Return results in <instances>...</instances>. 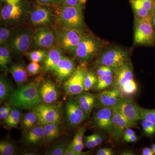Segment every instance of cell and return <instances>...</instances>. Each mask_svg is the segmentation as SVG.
Instances as JSON below:
<instances>
[{"mask_svg": "<svg viewBox=\"0 0 155 155\" xmlns=\"http://www.w3.org/2000/svg\"><path fill=\"white\" fill-rule=\"evenodd\" d=\"M64 155H81V154L75 151L69 144L67 146Z\"/></svg>", "mask_w": 155, "mask_h": 155, "instance_id": "cell-48", "label": "cell"}, {"mask_svg": "<svg viewBox=\"0 0 155 155\" xmlns=\"http://www.w3.org/2000/svg\"><path fill=\"white\" fill-rule=\"evenodd\" d=\"M43 127L44 143H50L60 136L61 130L59 124H49L44 125Z\"/></svg>", "mask_w": 155, "mask_h": 155, "instance_id": "cell-25", "label": "cell"}, {"mask_svg": "<svg viewBox=\"0 0 155 155\" xmlns=\"http://www.w3.org/2000/svg\"><path fill=\"white\" fill-rule=\"evenodd\" d=\"M128 62L126 52L120 49H112L107 51L97 59L96 64L110 67L114 71Z\"/></svg>", "mask_w": 155, "mask_h": 155, "instance_id": "cell-8", "label": "cell"}, {"mask_svg": "<svg viewBox=\"0 0 155 155\" xmlns=\"http://www.w3.org/2000/svg\"><path fill=\"white\" fill-rule=\"evenodd\" d=\"M92 135L93 136L97 146L100 145L102 143L104 138L101 134L99 133H94L92 134Z\"/></svg>", "mask_w": 155, "mask_h": 155, "instance_id": "cell-47", "label": "cell"}, {"mask_svg": "<svg viewBox=\"0 0 155 155\" xmlns=\"http://www.w3.org/2000/svg\"><path fill=\"white\" fill-rule=\"evenodd\" d=\"M102 48L98 40L85 35L78 45L74 55L81 62L85 63L94 58Z\"/></svg>", "mask_w": 155, "mask_h": 155, "instance_id": "cell-3", "label": "cell"}, {"mask_svg": "<svg viewBox=\"0 0 155 155\" xmlns=\"http://www.w3.org/2000/svg\"><path fill=\"white\" fill-rule=\"evenodd\" d=\"M63 56L61 50L58 48L51 49L48 52L44 62V69L47 72H54Z\"/></svg>", "mask_w": 155, "mask_h": 155, "instance_id": "cell-21", "label": "cell"}, {"mask_svg": "<svg viewBox=\"0 0 155 155\" xmlns=\"http://www.w3.org/2000/svg\"><path fill=\"white\" fill-rule=\"evenodd\" d=\"M142 5L149 11L152 14L154 13L155 9V2L154 0H140Z\"/></svg>", "mask_w": 155, "mask_h": 155, "instance_id": "cell-43", "label": "cell"}, {"mask_svg": "<svg viewBox=\"0 0 155 155\" xmlns=\"http://www.w3.org/2000/svg\"><path fill=\"white\" fill-rule=\"evenodd\" d=\"M34 42L41 48L51 47L56 41L55 35L52 31L46 28H39L33 35Z\"/></svg>", "mask_w": 155, "mask_h": 155, "instance_id": "cell-15", "label": "cell"}, {"mask_svg": "<svg viewBox=\"0 0 155 155\" xmlns=\"http://www.w3.org/2000/svg\"><path fill=\"white\" fill-rule=\"evenodd\" d=\"M21 116L20 109L13 107L8 116L3 121L4 126L8 129L17 127L20 122Z\"/></svg>", "mask_w": 155, "mask_h": 155, "instance_id": "cell-26", "label": "cell"}, {"mask_svg": "<svg viewBox=\"0 0 155 155\" xmlns=\"http://www.w3.org/2000/svg\"><path fill=\"white\" fill-rule=\"evenodd\" d=\"M114 80L113 84L114 88L119 91L123 86L134 80L133 68L132 65L129 61L122 67L114 70Z\"/></svg>", "mask_w": 155, "mask_h": 155, "instance_id": "cell-12", "label": "cell"}, {"mask_svg": "<svg viewBox=\"0 0 155 155\" xmlns=\"http://www.w3.org/2000/svg\"><path fill=\"white\" fill-rule=\"evenodd\" d=\"M97 155H114V153L110 148H102L99 150L96 153Z\"/></svg>", "mask_w": 155, "mask_h": 155, "instance_id": "cell-46", "label": "cell"}, {"mask_svg": "<svg viewBox=\"0 0 155 155\" xmlns=\"http://www.w3.org/2000/svg\"><path fill=\"white\" fill-rule=\"evenodd\" d=\"M142 127L145 134L147 136H152L155 134V125L153 123L143 120L141 122Z\"/></svg>", "mask_w": 155, "mask_h": 155, "instance_id": "cell-38", "label": "cell"}, {"mask_svg": "<svg viewBox=\"0 0 155 155\" xmlns=\"http://www.w3.org/2000/svg\"><path fill=\"white\" fill-rule=\"evenodd\" d=\"M53 19L52 13L49 9L45 7L38 6L31 13V22L35 26H46L51 23Z\"/></svg>", "mask_w": 155, "mask_h": 155, "instance_id": "cell-16", "label": "cell"}, {"mask_svg": "<svg viewBox=\"0 0 155 155\" xmlns=\"http://www.w3.org/2000/svg\"><path fill=\"white\" fill-rule=\"evenodd\" d=\"M86 130V127H81L75 134L71 143L72 144H80L84 143L83 141L84 137V136Z\"/></svg>", "mask_w": 155, "mask_h": 155, "instance_id": "cell-40", "label": "cell"}, {"mask_svg": "<svg viewBox=\"0 0 155 155\" xmlns=\"http://www.w3.org/2000/svg\"><path fill=\"white\" fill-rule=\"evenodd\" d=\"M85 35L81 29L64 28L58 35V42L61 48L75 54L78 45Z\"/></svg>", "mask_w": 155, "mask_h": 155, "instance_id": "cell-6", "label": "cell"}, {"mask_svg": "<svg viewBox=\"0 0 155 155\" xmlns=\"http://www.w3.org/2000/svg\"><path fill=\"white\" fill-rule=\"evenodd\" d=\"M38 119L36 115L31 111L25 114L21 122V127L24 131H26L36 126Z\"/></svg>", "mask_w": 155, "mask_h": 155, "instance_id": "cell-28", "label": "cell"}, {"mask_svg": "<svg viewBox=\"0 0 155 155\" xmlns=\"http://www.w3.org/2000/svg\"><path fill=\"white\" fill-rule=\"evenodd\" d=\"M87 71L85 67L79 66L64 84V91L70 96L78 95L84 91V80Z\"/></svg>", "mask_w": 155, "mask_h": 155, "instance_id": "cell-7", "label": "cell"}, {"mask_svg": "<svg viewBox=\"0 0 155 155\" xmlns=\"http://www.w3.org/2000/svg\"><path fill=\"white\" fill-rule=\"evenodd\" d=\"M153 24L155 28V17L153 19Z\"/></svg>", "mask_w": 155, "mask_h": 155, "instance_id": "cell-56", "label": "cell"}, {"mask_svg": "<svg viewBox=\"0 0 155 155\" xmlns=\"http://www.w3.org/2000/svg\"><path fill=\"white\" fill-rule=\"evenodd\" d=\"M23 140L28 146H34L40 144L44 140L43 126L39 125L25 131Z\"/></svg>", "mask_w": 155, "mask_h": 155, "instance_id": "cell-20", "label": "cell"}, {"mask_svg": "<svg viewBox=\"0 0 155 155\" xmlns=\"http://www.w3.org/2000/svg\"><path fill=\"white\" fill-rule=\"evenodd\" d=\"M75 70V64L72 59L63 56L54 73L59 82L68 79Z\"/></svg>", "mask_w": 155, "mask_h": 155, "instance_id": "cell-19", "label": "cell"}, {"mask_svg": "<svg viewBox=\"0 0 155 155\" xmlns=\"http://www.w3.org/2000/svg\"><path fill=\"white\" fill-rule=\"evenodd\" d=\"M12 77L18 85H22L28 80V72L20 64L12 65L9 69Z\"/></svg>", "mask_w": 155, "mask_h": 155, "instance_id": "cell-24", "label": "cell"}, {"mask_svg": "<svg viewBox=\"0 0 155 155\" xmlns=\"http://www.w3.org/2000/svg\"><path fill=\"white\" fill-rule=\"evenodd\" d=\"M81 108L87 114H89L95 105L96 98L93 94L83 92L78 95L77 98Z\"/></svg>", "mask_w": 155, "mask_h": 155, "instance_id": "cell-23", "label": "cell"}, {"mask_svg": "<svg viewBox=\"0 0 155 155\" xmlns=\"http://www.w3.org/2000/svg\"><path fill=\"white\" fill-rule=\"evenodd\" d=\"M123 98L120 92L114 87L100 93L97 98L103 107L112 108L117 105Z\"/></svg>", "mask_w": 155, "mask_h": 155, "instance_id": "cell-18", "label": "cell"}, {"mask_svg": "<svg viewBox=\"0 0 155 155\" xmlns=\"http://www.w3.org/2000/svg\"><path fill=\"white\" fill-rule=\"evenodd\" d=\"M134 42L139 45H151L154 43L155 31L150 18L136 19Z\"/></svg>", "mask_w": 155, "mask_h": 155, "instance_id": "cell-4", "label": "cell"}, {"mask_svg": "<svg viewBox=\"0 0 155 155\" xmlns=\"http://www.w3.org/2000/svg\"><path fill=\"white\" fill-rule=\"evenodd\" d=\"M7 4H17L20 2V0H4Z\"/></svg>", "mask_w": 155, "mask_h": 155, "instance_id": "cell-53", "label": "cell"}, {"mask_svg": "<svg viewBox=\"0 0 155 155\" xmlns=\"http://www.w3.org/2000/svg\"><path fill=\"white\" fill-rule=\"evenodd\" d=\"M14 88L5 77L1 75L0 78V102L9 100L14 91Z\"/></svg>", "mask_w": 155, "mask_h": 155, "instance_id": "cell-27", "label": "cell"}, {"mask_svg": "<svg viewBox=\"0 0 155 155\" xmlns=\"http://www.w3.org/2000/svg\"><path fill=\"white\" fill-rule=\"evenodd\" d=\"M11 30L5 27H2L0 29V44L1 45L5 44L8 40L11 35Z\"/></svg>", "mask_w": 155, "mask_h": 155, "instance_id": "cell-41", "label": "cell"}, {"mask_svg": "<svg viewBox=\"0 0 155 155\" xmlns=\"http://www.w3.org/2000/svg\"><path fill=\"white\" fill-rule=\"evenodd\" d=\"M155 154L154 152L152 149L149 148H144L142 150V155H153Z\"/></svg>", "mask_w": 155, "mask_h": 155, "instance_id": "cell-51", "label": "cell"}, {"mask_svg": "<svg viewBox=\"0 0 155 155\" xmlns=\"http://www.w3.org/2000/svg\"><path fill=\"white\" fill-rule=\"evenodd\" d=\"M121 154L122 155H133V153L130 152L128 151H125L124 152H122Z\"/></svg>", "mask_w": 155, "mask_h": 155, "instance_id": "cell-54", "label": "cell"}, {"mask_svg": "<svg viewBox=\"0 0 155 155\" xmlns=\"http://www.w3.org/2000/svg\"><path fill=\"white\" fill-rule=\"evenodd\" d=\"M137 139H138V137L135 134L124 138V140L127 143L134 142L136 141Z\"/></svg>", "mask_w": 155, "mask_h": 155, "instance_id": "cell-52", "label": "cell"}, {"mask_svg": "<svg viewBox=\"0 0 155 155\" xmlns=\"http://www.w3.org/2000/svg\"><path fill=\"white\" fill-rule=\"evenodd\" d=\"M33 36L30 31H24L17 33L11 40V48L15 52L19 54L25 52L30 47Z\"/></svg>", "mask_w": 155, "mask_h": 155, "instance_id": "cell-14", "label": "cell"}, {"mask_svg": "<svg viewBox=\"0 0 155 155\" xmlns=\"http://www.w3.org/2000/svg\"><path fill=\"white\" fill-rule=\"evenodd\" d=\"M86 1V0H60V4L70 6L83 5Z\"/></svg>", "mask_w": 155, "mask_h": 155, "instance_id": "cell-44", "label": "cell"}, {"mask_svg": "<svg viewBox=\"0 0 155 155\" xmlns=\"http://www.w3.org/2000/svg\"><path fill=\"white\" fill-rule=\"evenodd\" d=\"M113 115L114 135L113 137L116 140H119L123 135L124 130L128 127H136V123H132L125 119L122 114L119 113L116 107L112 108Z\"/></svg>", "mask_w": 155, "mask_h": 155, "instance_id": "cell-13", "label": "cell"}, {"mask_svg": "<svg viewBox=\"0 0 155 155\" xmlns=\"http://www.w3.org/2000/svg\"><path fill=\"white\" fill-rule=\"evenodd\" d=\"M97 81V76H96L93 70L87 71L84 80V91H88L93 88L95 86Z\"/></svg>", "mask_w": 155, "mask_h": 155, "instance_id": "cell-33", "label": "cell"}, {"mask_svg": "<svg viewBox=\"0 0 155 155\" xmlns=\"http://www.w3.org/2000/svg\"><path fill=\"white\" fill-rule=\"evenodd\" d=\"M114 73V70L112 68L104 65L99 66L97 70V76L113 75Z\"/></svg>", "mask_w": 155, "mask_h": 155, "instance_id": "cell-42", "label": "cell"}, {"mask_svg": "<svg viewBox=\"0 0 155 155\" xmlns=\"http://www.w3.org/2000/svg\"><path fill=\"white\" fill-rule=\"evenodd\" d=\"M97 76V81L95 86L94 87L97 91H102L111 86L114 82L113 75H101Z\"/></svg>", "mask_w": 155, "mask_h": 155, "instance_id": "cell-29", "label": "cell"}, {"mask_svg": "<svg viewBox=\"0 0 155 155\" xmlns=\"http://www.w3.org/2000/svg\"><path fill=\"white\" fill-rule=\"evenodd\" d=\"M48 52L46 50H36L28 53L27 56L31 61L39 63L45 60Z\"/></svg>", "mask_w": 155, "mask_h": 155, "instance_id": "cell-36", "label": "cell"}, {"mask_svg": "<svg viewBox=\"0 0 155 155\" xmlns=\"http://www.w3.org/2000/svg\"><path fill=\"white\" fill-rule=\"evenodd\" d=\"M140 120H146L155 125V109H147L140 108Z\"/></svg>", "mask_w": 155, "mask_h": 155, "instance_id": "cell-37", "label": "cell"}, {"mask_svg": "<svg viewBox=\"0 0 155 155\" xmlns=\"http://www.w3.org/2000/svg\"><path fill=\"white\" fill-rule=\"evenodd\" d=\"M23 13L22 7L19 3L7 4L2 9L1 18L5 21H11L19 19Z\"/></svg>", "mask_w": 155, "mask_h": 155, "instance_id": "cell-22", "label": "cell"}, {"mask_svg": "<svg viewBox=\"0 0 155 155\" xmlns=\"http://www.w3.org/2000/svg\"><path fill=\"white\" fill-rule=\"evenodd\" d=\"M134 134H135L134 131L131 129L130 127H128L124 130V133H123V138H126Z\"/></svg>", "mask_w": 155, "mask_h": 155, "instance_id": "cell-49", "label": "cell"}, {"mask_svg": "<svg viewBox=\"0 0 155 155\" xmlns=\"http://www.w3.org/2000/svg\"><path fill=\"white\" fill-rule=\"evenodd\" d=\"M66 117L70 126L76 127L87 118L88 114L81 109L76 98H71L66 105Z\"/></svg>", "mask_w": 155, "mask_h": 155, "instance_id": "cell-9", "label": "cell"}, {"mask_svg": "<svg viewBox=\"0 0 155 155\" xmlns=\"http://www.w3.org/2000/svg\"><path fill=\"white\" fill-rule=\"evenodd\" d=\"M137 90V84L134 80L123 86L119 91L123 97H130L135 94Z\"/></svg>", "mask_w": 155, "mask_h": 155, "instance_id": "cell-35", "label": "cell"}, {"mask_svg": "<svg viewBox=\"0 0 155 155\" xmlns=\"http://www.w3.org/2000/svg\"><path fill=\"white\" fill-rule=\"evenodd\" d=\"M67 142L64 140L56 142L48 150L47 154L49 155H64L67 147Z\"/></svg>", "mask_w": 155, "mask_h": 155, "instance_id": "cell-32", "label": "cell"}, {"mask_svg": "<svg viewBox=\"0 0 155 155\" xmlns=\"http://www.w3.org/2000/svg\"><path fill=\"white\" fill-rule=\"evenodd\" d=\"M41 4H60V0H38Z\"/></svg>", "mask_w": 155, "mask_h": 155, "instance_id": "cell-50", "label": "cell"}, {"mask_svg": "<svg viewBox=\"0 0 155 155\" xmlns=\"http://www.w3.org/2000/svg\"></svg>", "mask_w": 155, "mask_h": 155, "instance_id": "cell-57", "label": "cell"}, {"mask_svg": "<svg viewBox=\"0 0 155 155\" xmlns=\"http://www.w3.org/2000/svg\"><path fill=\"white\" fill-rule=\"evenodd\" d=\"M58 19L64 28L80 29L84 26L82 6L61 5Z\"/></svg>", "mask_w": 155, "mask_h": 155, "instance_id": "cell-2", "label": "cell"}, {"mask_svg": "<svg viewBox=\"0 0 155 155\" xmlns=\"http://www.w3.org/2000/svg\"><path fill=\"white\" fill-rule=\"evenodd\" d=\"M39 94L43 103L53 104L58 100L59 91L56 84L50 80L44 81L40 85Z\"/></svg>", "mask_w": 155, "mask_h": 155, "instance_id": "cell-17", "label": "cell"}, {"mask_svg": "<svg viewBox=\"0 0 155 155\" xmlns=\"http://www.w3.org/2000/svg\"><path fill=\"white\" fill-rule=\"evenodd\" d=\"M130 2L137 18H151L152 14L145 8L140 0H130Z\"/></svg>", "mask_w": 155, "mask_h": 155, "instance_id": "cell-30", "label": "cell"}, {"mask_svg": "<svg viewBox=\"0 0 155 155\" xmlns=\"http://www.w3.org/2000/svg\"><path fill=\"white\" fill-rule=\"evenodd\" d=\"M112 115V108L103 107L95 113L94 120L97 127L113 137L114 127Z\"/></svg>", "mask_w": 155, "mask_h": 155, "instance_id": "cell-10", "label": "cell"}, {"mask_svg": "<svg viewBox=\"0 0 155 155\" xmlns=\"http://www.w3.org/2000/svg\"><path fill=\"white\" fill-rule=\"evenodd\" d=\"M84 145L87 148L92 149L97 147L92 134L84 137Z\"/></svg>", "mask_w": 155, "mask_h": 155, "instance_id": "cell-45", "label": "cell"}, {"mask_svg": "<svg viewBox=\"0 0 155 155\" xmlns=\"http://www.w3.org/2000/svg\"><path fill=\"white\" fill-rule=\"evenodd\" d=\"M36 115L38 123L44 125L49 124H59L61 118L58 107L52 104L41 103L31 110Z\"/></svg>", "mask_w": 155, "mask_h": 155, "instance_id": "cell-5", "label": "cell"}, {"mask_svg": "<svg viewBox=\"0 0 155 155\" xmlns=\"http://www.w3.org/2000/svg\"><path fill=\"white\" fill-rule=\"evenodd\" d=\"M17 151L16 145L10 140H5L0 142V155H14Z\"/></svg>", "mask_w": 155, "mask_h": 155, "instance_id": "cell-31", "label": "cell"}, {"mask_svg": "<svg viewBox=\"0 0 155 155\" xmlns=\"http://www.w3.org/2000/svg\"><path fill=\"white\" fill-rule=\"evenodd\" d=\"M41 84L36 81L20 85L11 94L9 104L22 110H32L43 103L39 94Z\"/></svg>", "mask_w": 155, "mask_h": 155, "instance_id": "cell-1", "label": "cell"}, {"mask_svg": "<svg viewBox=\"0 0 155 155\" xmlns=\"http://www.w3.org/2000/svg\"><path fill=\"white\" fill-rule=\"evenodd\" d=\"M11 61V55L8 49L6 47L1 46L0 48V65L1 68L7 69Z\"/></svg>", "mask_w": 155, "mask_h": 155, "instance_id": "cell-34", "label": "cell"}, {"mask_svg": "<svg viewBox=\"0 0 155 155\" xmlns=\"http://www.w3.org/2000/svg\"><path fill=\"white\" fill-rule=\"evenodd\" d=\"M152 149L153 150V151L154 152V153L155 152V144L153 145L152 146Z\"/></svg>", "mask_w": 155, "mask_h": 155, "instance_id": "cell-55", "label": "cell"}, {"mask_svg": "<svg viewBox=\"0 0 155 155\" xmlns=\"http://www.w3.org/2000/svg\"><path fill=\"white\" fill-rule=\"evenodd\" d=\"M115 107L125 119L130 122L136 123L140 120V107L131 100L123 98Z\"/></svg>", "mask_w": 155, "mask_h": 155, "instance_id": "cell-11", "label": "cell"}, {"mask_svg": "<svg viewBox=\"0 0 155 155\" xmlns=\"http://www.w3.org/2000/svg\"><path fill=\"white\" fill-rule=\"evenodd\" d=\"M41 70V67L38 62L31 61L27 67V71L28 75L33 76L38 74Z\"/></svg>", "mask_w": 155, "mask_h": 155, "instance_id": "cell-39", "label": "cell"}]
</instances>
